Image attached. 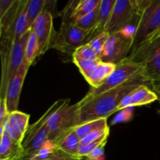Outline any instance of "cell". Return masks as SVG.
Returning <instances> with one entry per match:
<instances>
[{"mask_svg":"<svg viewBox=\"0 0 160 160\" xmlns=\"http://www.w3.org/2000/svg\"><path fill=\"white\" fill-rule=\"evenodd\" d=\"M148 81L144 75L137 77L123 85L102 93L84 103L78 102L79 109L76 126L100 119H107L115 112L127 95L142 84L147 85ZM75 126V127H76Z\"/></svg>","mask_w":160,"mask_h":160,"instance_id":"1","label":"cell"},{"mask_svg":"<svg viewBox=\"0 0 160 160\" xmlns=\"http://www.w3.org/2000/svg\"><path fill=\"white\" fill-rule=\"evenodd\" d=\"M31 32V30H29L17 40L2 38L0 42V98H5L9 81L24 62L25 46Z\"/></svg>","mask_w":160,"mask_h":160,"instance_id":"2","label":"cell"},{"mask_svg":"<svg viewBox=\"0 0 160 160\" xmlns=\"http://www.w3.org/2000/svg\"><path fill=\"white\" fill-rule=\"evenodd\" d=\"M141 75H143L142 67L130 58H126L121 62L116 64L113 71L101 86L97 88H91L85 96L78 102L81 104L85 102L100 94L120 87Z\"/></svg>","mask_w":160,"mask_h":160,"instance_id":"3","label":"cell"},{"mask_svg":"<svg viewBox=\"0 0 160 160\" xmlns=\"http://www.w3.org/2000/svg\"><path fill=\"white\" fill-rule=\"evenodd\" d=\"M128 58L138 64L148 81L160 78V34L131 52Z\"/></svg>","mask_w":160,"mask_h":160,"instance_id":"4","label":"cell"},{"mask_svg":"<svg viewBox=\"0 0 160 160\" xmlns=\"http://www.w3.org/2000/svg\"><path fill=\"white\" fill-rule=\"evenodd\" d=\"M90 33L91 31H84L73 23L62 22L51 48L73 56L80 46L88 44L90 40Z\"/></svg>","mask_w":160,"mask_h":160,"instance_id":"5","label":"cell"},{"mask_svg":"<svg viewBox=\"0 0 160 160\" xmlns=\"http://www.w3.org/2000/svg\"><path fill=\"white\" fill-rule=\"evenodd\" d=\"M160 34V1H153L144 11L133 38L131 52Z\"/></svg>","mask_w":160,"mask_h":160,"instance_id":"6","label":"cell"},{"mask_svg":"<svg viewBox=\"0 0 160 160\" xmlns=\"http://www.w3.org/2000/svg\"><path fill=\"white\" fill-rule=\"evenodd\" d=\"M28 0H17L10 10L2 20V38L17 40L29 30L27 17Z\"/></svg>","mask_w":160,"mask_h":160,"instance_id":"7","label":"cell"},{"mask_svg":"<svg viewBox=\"0 0 160 160\" xmlns=\"http://www.w3.org/2000/svg\"><path fill=\"white\" fill-rule=\"evenodd\" d=\"M78 109V102L74 105H70V99H67L62 106L51 114L47 122L49 129L48 140H56L64 131L76 126Z\"/></svg>","mask_w":160,"mask_h":160,"instance_id":"8","label":"cell"},{"mask_svg":"<svg viewBox=\"0 0 160 160\" xmlns=\"http://www.w3.org/2000/svg\"><path fill=\"white\" fill-rule=\"evenodd\" d=\"M133 44V38L123 32L109 34L100 59L105 62L117 64L128 57Z\"/></svg>","mask_w":160,"mask_h":160,"instance_id":"9","label":"cell"},{"mask_svg":"<svg viewBox=\"0 0 160 160\" xmlns=\"http://www.w3.org/2000/svg\"><path fill=\"white\" fill-rule=\"evenodd\" d=\"M138 12L134 0H116L105 31L109 34L120 32L132 20Z\"/></svg>","mask_w":160,"mask_h":160,"instance_id":"10","label":"cell"},{"mask_svg":"<svg viewBox=\"0 0 160 160\" xmlns=\"http://www.w3.org/2000/svg\"><path fill=\"white\" fill-rule=\"evenodd\" d=\"M31 30L37 37L39 55L42 56L46 52L47 50L51 48L56 34L53 26L52 14L45 9L35 20Z\"/></svg>","mask_w":160,"mask_h":160,"instance_id":"11","label":"cell"},{"mask_svg":"<svg viewBox=\"0 0 160 160\" xmlns=\"http://www.w3.org/2000/svg\"><path fill=\"white\" fill-rule=\"evenodd\" d=\"M29 68L30 67L23 62L18 71L12 77L8 84L5 98H6V108L9 113L17 111L18 109L20 93Z\"/></svg>","mask_w":160,"mask_h":160,"instance_id":"12","label":"cell"},{"mask_svg":"<svg viewBox=\"0 0 160 160\" xmlns=\"http://www.w3.org/2000/svg\"><path fill=\"white\" fill-rule=\"evenodd\" d=\"M30 115L20 111H14L5 120V131L15 142L21 144L29 128Z\"/></svg>","mask_w":160,"mask_h":160,"instance_id":"13","label":"cell"},{"mask_svg":"<svg viewBox=\"0 0 160 160\" xmlns=\"http://www.w3.org/2000/svg\"><path fill=\"white\" fill-rule=\"evenodd\" d=\"M157 100L156 94L145 84L139 86L127 95L120 104L117 106L115 112H119L126 108H134L135 106H142L148 105Z\"/></svg>","mask_w":160,"mask_h":160,"instance_id":"14","label":"cell"},{"mask_svg":"<svg viewBox=\"0 0 160 160\" xmlns=\"http://www.w3.org/2000/svg\"><path fill=\"white\" fill-rule=\"evenodd\" d=\"M52 142L56 145L59 151L73 157H75L81 145V139L74 132L73 128L64 131Z\"/></svg>","mask_w":160,"mask_h":160,"instance_id":"15","label":"cell"},{"mask_svg":"<svg viewBox=\"0 0 160 160\" xmlns=\"http://www.w3.org/2000/svg\"><path fill=\"white\" fill-rule=\"evenodd\" d=\"M48 138H49V129L47 123L42 127L38 132L31 135H25L22 142V147L24 152L23 156L31 155L38 151L48 140Z\"/></svg>","mask_w":160,"mask_h":160,"instance_id":"16","label":"cell"},{"mask_svg":"<svg viewBox=\"0 0 160 160\" xmlns=\"http://www.w3.org/2000/svg\"><path fill=\"white\" fill-rule=\"evenodd\" d=\"M115 67L116 64L99 61L84 78L92 86V88H97L104 83Z\"/></svg>","mask_w":160,"mask_h":160,"instance_id":"17","label":"cell"},{"mask_svg":"<svg viewBox=\"0 0 160 160\" xmlns=\"http://www.w3.org/2000/svg\"><path fill=\"white\" fill-rule=\"evenodd\" d=\"M23 155L21 144L12 140L5 131L0 141V160H20Z\"/></svg>","mask_w":160,"mask_h":160,"instance_id":"18","label":"cell"},{"mask_svg":"<svg viewBox=\"0 0 160 160\" xmlns=\"http://www.w3.org/2000/svg\"><path fill=\"white\" fill-rule=\"evenodd\" d=\"M115 2L116 0H101L98 18H97V24L95 29L91 31L90 37H89L90 40L96 35L99 34L100 33L104 32L106 31V26H107L109 19H110Z\"/></svg>","mask_w":160,"mask_h":160,"instance_id":"19","label":"cell"},{"mask_svg":"<svg viewBox=\"0 0 160 160\" xmlns=\"http://www.w3.org/2000/svg\"><path fill=\"white\" fill-rule=\"evenodd\" d=\"M47 2L48 1L45 0H28L27 5V17L29 29H31L38 17L45 9Z\"/></svg>","mask_w":160,"mask_h":160,"instance_id":"20","label":"cell"},{"mask_svg":"<svg viewBox=\"0 0 160 160\" xmlns=\"http://www.w3.org/2000/svg\"><path fill=\"white\" fill-rule=\"evenodd\" d=\"M107 128H109L107 125V119H100V120L87 122L73 128L78 137L81 139L92 131H97V130H103Z\"/></svg>","mask_w":160,"mask_h":160,"instance_id":"21","label":"cell"},{"mask_svg":"<svg viewBox=\"0 0 160 160\" xmlns=\"http://www.w3.org/2000/svg\"><path fill=\"white\" fill-rule=\"evenodd\" d=\"M58 152L59 150L54 142L48 140L38 151L28 156H24L20 160H45L54 156Z\"/></svg>","mask_w":160,"mask_h":160,"instance_id":"22","label":"cell"},{"mask_svg":"<svg viewBox=\"0 0 160 160\" xmlns=\"http://www.w3.org/2000/svg\"><path fill=\"white\" fill-rule=\"evenodd\" d=\"M38 56H40L38 42L37 37L31 31L25 46L24 62L30 67Z\"/></svg>","mask_w":160,"mask_h":160,"instance_id":"23","label":"cell"},{"mask_svg":"<svg viewBox=\"0 0 160 160\" xmlns=\"http://www.w3.org/2000/svg\"><path fill=\"white\" fill-rule=\"evenodd\" d=\"M101 0H80L72 14V21L74 23L77 20L88 14L99 5Z\"/></svg>","mask_w":160,"mask_h":160,"instance_id":"24","label":"cell"},{"mask_svg":"<svg viewBox=\"0 0 160 160\" xmlns=\"http://www.w3.org/2000/svg\"><path fill=\"white\" fill-rule=\"evenodd\" d=\"M99 6L100 3L94 10L89 12L88 14L85 15L84 17H81L78 20H77L74 23L76 26L81 29L87 31H92L95 29L97 24V18H98V11H99Z\"/></svg>","mask_w":160,"mask_h":160,"instance_id":"25","label":"cell"},{"mask_svg":"<svg viewBox=\"0 0 160 160\" xmlns=\"http://www.w3.org/2000/svg\"><path fill=\"white\" fill-rule=\"evenodd\" d=\"M109 135V133L105 134L104 136H102V138H98V140L94 141V142H90V143L88 144H83V145H80L79 148H78V151L77 152L75 158L77 159L81 160L84 159L85 156H87L89 153L92 151H93L95 148H97L98 146H99L100 145H102L104 142H107L108 137Z\"/></svg>","mask_w":160,"mask_h":160,"instance_id":"26","label":"cell"},{"mask_svg":"<svg viewBox=\"0 0 160 160\" xmlns=\"http://www.w3.org/2000/svg\"><path fill=\"white\" fill-rule=\"evenodd\" d=\"M72 56H75V57L80 58V59H85V60H90V61H99L100 59L99 56L93 50V48L88 45V44H85L81 46H80Z\"/></svg>","mask_w":160,"mask_h":160,"instance_id":"27","label":"cell"},{"mask_svg":"<svg viewBox=\"0 0 160 160\" xmlns=\"http://www.w3.org/2000/svg\"><path fill=\"white\" fill-rule=\"evenodd\" d=\"M109 37V34L107 32H106V31H104V32L100 33L99 34H98V35L94 37L92 39H91L88 42V43L93 48L94 51L99 56V57L101 56L103 48H104L105 45H106V43Z\"/></svg>","mask_w":160,"mask_h":160,"instance_id":"28","label":"cell"},{"mask_svg":"<svg viewBox=\"0 0 160 160\" xmlns=\"http://www.w3.org/2000/svg\"><path fill=\"white\" fill-rule=\"evenodd\" d=\"M73 61L74 62L75 65L78 67L80 72L81 74L84 77L92 70L94 67L98 63L99 61H90V60H85V59H80V58L75 57L73 56Z\"/></svg>","mask_w":160,"mask_h":160,"instance_id":"29","label":"cell"},{"mask_svg":"<svg viewBox=\"0 0 160 160\" xmlns=\"http://www.w3.org/2000/svg\"><path fill=\"white\" fill-rule=\"evenodd\" d=\"M133 111H134V108H126L117 112L118 113L116 115L112 121L111 122V125L130 121L133 117Z\"/></svg>","mask_w":160,"mask_h":160,"instance_id":"30","label":"cell"},{"mask_svg":"<svg viewBox=\"0 0 160 160\" xmlns=\"http://www.w3.org/2000/svg\"><path fill=\"white\" fill-rule=\"evenodd\" d=\"M107 133H109V128L103 130H97V131H92V132L89 133L88 134H87V135H85L81 139V145L90 143V142H94V141L98 140V138L104 136Z\"/></svg>","mask_w":160,"mask_h":160,"instance_id":"31","label":"cell"},{"mask_svg":"<svg viewBox=\"0 0 160 160\" xmlns=\"http://www.w3.org/2000/svg\"><path fill=\"white\" fill-rule=\"evenodd\" d=\"M106 142H104L99 146L95 148L93 151L91 152L87 156L84 157V159L85 160H104L105 154V146L106 145Z\"/></svg>","mask_w":160,"mask_h":160,"instance_id":"32","label":"cell"},{"mask_svg":"<svg viewBox=\"0 0 160 160\" xmlns=\"http://www.w3.org/2000/svg\"><path fill=\"white\" fill-rule=\"evenodd\" d=\"M16 0H0V21L10 10Z\"/></svg>","mask_w":160,"mask_h":160,"instance_id":"33","label":"cell"},{"mask_svg":"<svg viewBox=\"0 0 160 160\" xmlns=\"http://www.w3.org/2000/svg\"><path fill=\"white\" fill-rule=\"evenodd\" d=\"M147 86L156 94L157 96V100L160 103V78L149 81L147 84Z\"/></svg>","mask_w":160,"mask_h":160,"instance_id":"34","label":"cell"},{"mask_svg":"<svg viewBox=\"0 0 160 160\" xmlns=\"http://www.w3.org/2000/svg\"><path fill=\"white\" fill-rule=\"evenodd\" d=\"M8 115H9V112H8L7 108H6V98H0V124L4 123Z\"/></svg>","mask_w":160,"mask_h":160,"instance_id":"35","label":"cell"},{"mask_svg":"<svg viewBox=\"0 0 160 160\" xmlns=\"http://www.w3.org/2000/svg\"><path fill=\"white\" fill-rule=\"evenodd\" d=\"M57 160H80V159H77V158L73 157V156H69V155L62 152L61 153L60 156L58 158Z\"/></svg>","mask_w":160,"mask_h":160,"instance_id":"36","label":"cell"},{"mask_svg":"<svg viewBox=\"0 0 160 160\" xmlns=\"http://www.w3.org/2000/svg\"><path fill=\"white\" fill-rule=\"evenodd\" d=\"M61 153H62V152L59 151V152H58L57 153H56V154H55L54 156H52V157L48 158V159H45V160H57V159H58V158H59V156H60Z\"/></svg>","mask_w":160,"mask_h":160,"instance_id":"37","label":"cell"},{"mask_svg":"<svg viewBox=\"0 0 160 160\" xmlns=\"http://www.w3.org/2000/svg\"><path fill=\"white\" fill-rule=\"evenodd\" d=\"M4 133H5V125H4V123H3L0 124V140H1L2 138L3 137V135H4Z\"/></svg>","mask_w":160,"mask_h":160,"instance_id":"38","label":"cell"},{"mask_svg":"<svg viewBox=\"0 0 160 160\" xmlns=\"http://www.w3.org/2000/svg\"><path fill=\"white\" fill-rule=\"evenodd\" d=\"M2 29H0V38L2 37Z\"/></svg>","mask_w":160,"mask_h":160,"instance_id":"39","label":"cell"},{"mask_svg":"<svg viewBox=\"0 0 160 160\" xmlns=\"http://www.w3.org/2000/svg\"><path fill=\"white\" fill-rule=\"evenodd\" d=\"M0 29H2V23H1V21H0Z\"/></svg>","mask_w":160,"mask_h":160,"instance_id":"40","label":"cell"},{"mask_svg":"<svg viewBox=\"0 0 160 160\" xmlns=\"http://www.w3.org/2000/svg\"><path fill=\"white\" fill-rule=\"evenodd\" d=\"M159 113L160 114V109H159Z\"/></svg>","mask_w":160,"mask_h":160,"instance_id":"41","label":"cell"},{"mask_svg":"<svg viewBox=\"0 0 160 160\" xmlns=\"http://www.w3.org/2000/svg\"><path fill=\"white\" fill-rule=\"evenodd\" d=\"M0 141H1V140H0Z\"/></svg>","mask_w":160,"mask_h":160,"instance_id":"42","label":"cell"}]
</instances>
